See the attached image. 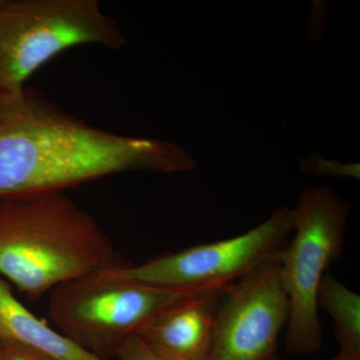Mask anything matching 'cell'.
I'll return each instance as SVG.
<instances>
[{
  "label": "cell",
  "mask_w": 360,
  "mask_h": 360,
  "mask_svg": "<svg viewBox=\"0 0 360 360\" xmlns=\"http://www.w3.org/2000/svg\"><path fill=\"white\" fill-rule=\"evenodd\" d=\"M271 360H281L277 359V357H274V359H272ZM328 360H350L348 359L347 356H345V354H340V352H338V355H335V357H331V359H329Z\"/></svg>",
  "instance_id": "obj_14"
},
{
  "label": "cell",
  "mask_w": 360,
  "mask_h": 360,
  "mask_svg": "<svg viewBox=\"0 0 360 360\" xmlns=\"http://www.w3.org/2000/svg\"><path fill=\"white\" fill-rule=\"evenodd\" d=\"M0 343L18 345L52 360H103L51 328L16 297L0 277Z\"/></svg>",
  "instance_id": "obj_9"
},
{
  "label": "cell",
  "mask_w": 360,
  "mask_h": 360,
  "mask_svg": "<svg viewBox=\"0 0 360 360\" xmlns=\"http://www.w3.org/2000/svg\"><path fill=\"white\" fill-rule=\"evenodd\" d=\"M317 305L335 322L340 354L350 360H360L359 295L328 272L319 284Z\"/></svg>",
  "instance_id": "obj_10"
},
{
  "label": "cell",
  "mask_w": 360,
  "mask_h": 360,
  "mask_svg": "<svg viewBox=\"0 0 360 360\" xmlns=\"http://www.w3.org/2000/svg\"><path fill=\"white\" fill-rule=\"evenodd\" d=\"M293 213L295 238L277 259L290 302L285 347L292 354H312L322 345L319 284L342 253L349 205L328 186L309 187Z\"/></svg>",
  "instance_id": "obj_4"
},
{
  "label": "cell",
  "mask_w": 360,
  "mask_h": 360,
  "mask_svg": "<svg viewBox=\"0 0 360 360\" xmlns=\"http://www.w3.org/2000/svg\"><path fill=\"white\" fill-rule=\"evenodd\" d=\"M125 44L97 0H0V92L25 89L35 71L71 47Z\"/></svg>",
  "instance_id": "obj_3"
},
{
  "label": "cell",
  "mask_w": 360,
  "mask_h": 360,
  "mask_svg": "<svg viewBox=\"0 0 360 360\" xmlns=\"http://www.w3.org/2000/svg\"><path fill=\"white\" fill-rule=\"evenodd\" d=\"M290 302L272 260L234 283L220 300L206 360H271L288 326Z\"/></svg>",
  "instance_id": "obj_7"
},
{
  "label": "cell",
  "mask_w": 360,
  "mask_h": 360,
  "mask_svg": "<svg viewBox=\"0 0 360 360\" xmlns=\"http://www.w3.org/2000/svg\"><path fill=\"white\" fill-rule=\"evenodd\" d=\"M122 264L98 221L65 193L0 201V277L28 300Z\"/></svg>",
  "instance_id": "obj_2"
},
{
  "label": "cell",
  "mask_w": 360,
  "mask_h": 360,
  "mask_svg": "<svg viewBox=\"0 0 360 360\" xmlns=\"http://www.w3.org/2000/svg\"><path fill=\"white\" fill-rule=\"evenodd\" d=\"M117 360H165L155 354L137 335L129 336L118 347Z\"/></svg>",
  "instance_id": "obj_12"
},
{
  "label": "cell",
  "mask_w": 360,
  "mask_h": 360,
  "mask_svg": "<svg viewBox=\"0 0 360 360\" xmlns=\"http://www.w3.org/2000/svg\"><path fill=\"white\" fill-rule=\"evenodd\" d=\"M302 170L311 174L321 175H335V176H352L359 179V165H345L340 163L326 161L321 158H311L307 160H302Z\"/></svg>",
  "instance_id": "obj_11"
},
{
  "label": "cell",
  "mask_w": 360,
  "mask_h": 360,
  "mask_svg": "<svg viewBox=\"0 0 360 360\" xmlns=\"http://www.w3.org/2000/svg\"><path fill=\"white\" fill-rule=\"evenodd\" d=\"M0 360H52L44 355L18 347V345L0 343Z\"/></svg>",
  "instance_id": "obj_13"
},
{
  "label": "cell",
  "mask_w": 360,
  "mask_h": 360,
  "mask_svg": "<svg viewBox=\"0 0 360 360\" xmlns=\"http://www.w3.org/2000/svg\"><path fill=\"white\" fill-rule=\"evenodd\" d=\"M226 285L191 293L155 315L136 335L165 360H206Z\"/></svg>",
  "instance_id": "obj_8"
},
{
  "label": "cell",
  "mask_w": 360,
  "mask_h": 360,
  "mask_svg": "<svg viewBox=\"0 0 360 360\" xmlns=\"http://www.w3.org/2000/svg\"><path fill=\"white\" fill-rule=\"evenodd\" d=\"M194 167L193 158L172 142L97 129L33 89L0 92V201L63 193L125 172Z\"/></svg>",
  "instance_id": "obj_1"
},
{
  "label": "cell",
  "mask_w": 360,
  "mask_h": 360,
  "mask_svg": "<svg viewBox=\"0 0 360 360\" xmlns=\"http://www.w3.org/2000/svg\"><path fill=\"white\" fill-rule=\"evenodd\" d=\"M195 291L123 281L98 271L51 290L47 314L66 338L99 359L110 360L146 322Z\"/></svg>",
  "instance_id": "obj_5"
},
{
  "label": "cell",
  "mask_w": 360,
  "mask_h": 360,
  "mask_svg": "<svg viewBox=\"0 0 360 360\" xmlns=\"http://www.w3.org/2000/svg\"><path fill=\"white\" fill-rule=\"evenodd\" d=\"M293 227V210L283 207L240 236L167 253L139 265L124 264L101 271L123 281L170 290L227 285L278 259Z\"/></svg>",
  "instance_id": "obj_6"
}]
</instances>
